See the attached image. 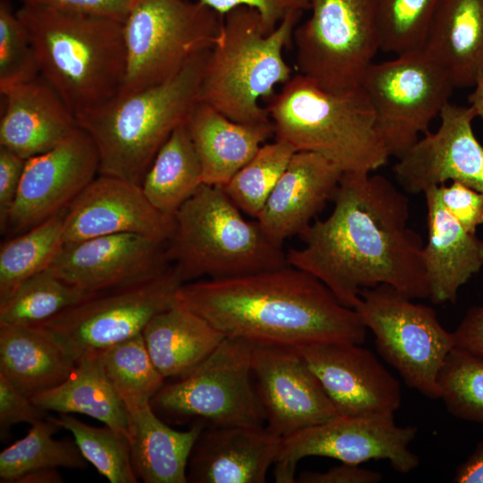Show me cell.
Listing matches in <instances>:
<instances>
[{
  "label": "cell",
  "instance_id": "obj_44",
  "mask_svg": "<svg viewBox=\"0 0 483 483\" xmlns=\"http://www.w3.org/2000/svg\"><path fill=\"white\" fill-rule=\"evenodd\" d=\"M21 4L40 5L62 11L102 16L123 22L139 0H18Z\"/></svg>",
  "mask_w": 483,
  "mask_h": 483
},
{
  "label": "cell",
  "instance_id": "obj_38",
  "mask_svg": "<svg viewBox=\"0 0 483 483\" xmlns=\"http://www.w3.org/2000/svg\"><path fill=\"white\" fill-rule=\"evenodd\" d=\"M439 0H374L379 50L396 55L419 50Z\"/></svg>",
  "mask_w": 483,
  "mask_h": 483
},
{
  "label": "cell",
  "instance_id": "obj_22",
  "mask_svg": "<svg viewBox=\"0 0 483 483\" xmlns=\"http://www.w3.org/2000/svg\"><path fill=\"white\" fill-rule=\"evenodd\" d=\"M282 439L266 426L205 427L190 456L188 482L263 483Z\"/></svg>",
  "mask_w": 483,
  "mask_h": 483
},
{
  "label": "cell",
  "instance_id": "obj_25",
  "mask_svg": "<svg viewBox=\"0 0 483 483\" xmlns=\"http://www.w3.org/2000/svg\"><path fill=\"white\" fill-rule=\"evenodd\" d=\"M186 127L202 166V182L223 187L274 136L272 122H234L199 101Z\"/></svg>",
  "mask_w": 483,
  "mask_h": 483
},
{
  "label": "cell",
  "instance_id": "obj_46",
  "mask_svg": "<svg viewBox=\"0 0 483 483\" xmlns=\"http://www.w3.org/2000/svg\"><path fill=\"white\" fill-rule=\"evenodd\" d=\"M382 475L376 470L361 468L359 464L342 462L326 471H302L295 482L299 483H377Z\"/></svg>",
  "mask_w": 483,
  "mask_h": 483
},
{
  "label": "cell",
  "instance_id": "obj_29",
  "mask_svg": "<svg viewBox=\"0 0 483 483\" xmlns=\"http://www.w3.org/2000/svg\"><path fill=\"white\" fill-rule=\"evenodd\" d=\"M131 458L145 483H186L191 453L206 424L199 420L186 431L165 423L150 402L129 410Z\"/></svg>",
  "mask_w": 483,
  "mask_h": 483
},
{
  "label": "cell",
  "instance_id": "obj_1",
  "mask_svg": "<svg viewBox=\"0 0 483 483\" xmlns=\"http://www.w3.org/2000/svg\"><path fill=\"white\" fill-rule=\"evenodd\" d=\"M330 215L300 235L288 265L321 281L354 309L363 289L387 284L411 299L429 297L424 244L411 229L410 202L386 177L343 174Z\"/></svg>",
  "mask_w": 483,
  "mask_h": 483
},
{
  "label": "cell",
  "instance_id": "obj_20",
  "mask_svg": "<svg viewBox=\"0 0 483 483\" xmlns=\"http://www.w3.org/2000/svg\"><path fill=\"white\" fill-rule=\"evenodd\" d=\"M174 220L148 201L141 186L98 174L66 209L64 244L116 233H138L167 242Z\"/></svg>",
  "mask_w": 483,
  "mask_h": 483
},
{
  "label": "cell",
  "instance_id": "obj_27",
  "mask_svg": "<svg viewBox=\"0 0 483 483\" xmlns=\"http://www.w3.org/2000/svg\"><path fill=\"white\" fill-rule=\"evenodd\" d=\"M75 360L42 325H0V373L27 394L64 382Z\"/></svg>",
  "mask_w": 483,
  "mask_h": 483
},
{
  "label": "cell",
  "instance_id": "obj_34",
  "mask_svg": "<svg viewBox=\"0 0 483 483\" xmlns=\"http://www.w3.org/2000/svg\"><path fill=\"white\" fill-rule=\"evenodd\" d=\"M103 368L127 410L149 403L164 386L142 333L97 351Z\"/></svg>",
  "mask_w": 483,
  "mask_h": 483
},
{
  "label": "cell",
  "instance_id": "obj_6",
  "mask_svg": "<svg viewBox=\"0 0 483 483\" xmlns=\"http://www.w3.org/2000/svg\"><path fill=\"white\" fill-rule=\"evenodd\" d=\"M301 15L289 14L268 33L252 8L242 6L225 13L209 51L199 101L237 123L271 122L260 101L273 97L275 86L292 77L284 50Z\"/></svg>",
  "mask_w": 483,
  "mask_h": 483
},
{
  "label": "cell",
  "instance_id": "obj_41",
  "mask_svg": "<svg viewBox=\"0 0 483 483\" xmlns=\"http://www.w3.org/2000/svg\"><path fill=\"white\" fill-rule=\"evenodd\" d=\"M221 16L245 6L256 10L267 32L273 31L291 13L309 10L311 0H197Z\"/></svg>",
  "mask_w": 483,
  "mask_h": 483
},
{
  "label": "cell",
  "instance_id": "obj_4",
  "mask_svg": "<svg viewBox=\"0 0 483 483\" xmlns=\"http://www.w3.org/2000/svg\"><path fill=\"white\" fill-rule=\"evenodd\" d=\"M209 51L193 56L163 83L117 95L76 115L97 148L99 174L141 184L160 148L199 102Z\"/></svg>",
  "mask_w": 483,
  "mask_h": 483
},
{
  "label": "cell",
  "instance_id": "obj_8",
  "mask_svg": "<svg viewBox=\"0 0 483 483\" xmlns=\"http://www.w3.org/2000/svg\"><path fill=\"white\" fill-rule=\"evenodd\" d=\"M222 21L197 0H139L123 22L126 70L118 95L174 77L212 47Z\"/></svg>",
  "mask_w": 483,
  "mask_h": 483
},
{
  "label": "cell",
  "instance_id": "obj_10",
  "mask_svg": "<svg viewBox=\"0 0 483 483\" xmlns=\"http://www.w3.org/2000/svg\"><path fill=\"white\" fill-rule=\"evenodd\" d=\"M293 32L298 73L341 93L358 88L379 50L374 0H311Z\"/></svg>",
  "mask_w": 483,
  "mask_h": 483
},
{
  "label": "cell",
  "instance_id": "obj_48",
  "mask_svg": "<svg viewBox=\"0 0 483 483\" xmlns=\"http://www.w3.org/2000/svg\"><path fill=\"white\" fill-rule=\"evenodd\" d=\"M453 481L483 483V442L478 443L473 453L457 467Z\"/></svg>",
  "mask_w": 483,
  "mask_h": 483
},
{
  "label": "cell",
  "instance_id": "obj_49",
  "mask_svg": "<svg viewBox=\"0 0 483 483\" xmlns=\"http://www.w3.org/2000/svg\"><path fill=\"white\" fill-rule=\"evenodd\" d=\"M63 478L55 468H45L29 471L19 477L14 483H60Z\"/></svg>",
  "mask_w": 483,
  "mask_h": 483
},
{
  "label": "cell",
  "instance_id": "obj_16",
  "mask_svg": "<svg viewBox=\"0 0 483 483\" xmlns=\"http://www.w3.org/2000/svg\"><path fill=\"white\" fill-rule=\"evenodd\" d=\"M251 373L266 428L281 438L339 414L296 348L252 344Z\"/></svg>",
  "mask_w": 483,
  "mask_h": 483
},
{
  "label": "cell",
  "instance_id": "obj_24",
  "mask_svg": "<svg viewBox=\"0 0 483 483\" xmlns=\"http://www.w3.org/2000/svg\"><path fill=\"white\" fill-rule=\"evenodd\" d=\"M428 241L423 258L430 301L455 302L460 288L483 267V239L467 231L443 206L437 187L425 192Z\"/></svg>",
  "mask_w": 483,
  "mask_h": 483
},
{
  "label": "cell",
  "instance_id": "obj_5",
  "mask_svg": "<svg viewBox=\"0 0 483 483\" xmlns=\"http://www.w3.org/2000/svg\"><path fill=\"white\" fill-rule=\"evenodd\" d=\"M275 140L318 154L343 174L372 173L389 159L375 114L360 86L335 93L297 73L266 107Z\"/></svg>",
  "mask_w": 483,
  "mask_h": 483
},
{
  "label": "cell",
  "instance_id": "obj_40",
  "mask_svg": "<svg viewBox=\"0 0 483 483\" xmlns=\"http://www.w3.org/2000/svg\"><path fill=\"white\" fill-rule=\"evenodd\" d=\"M40 75L30 37L8 0H0V91Z\"/></svg>",
  "mask_w": 483,
  "mask_h": 483
},
{
  "label": "cell",
  "instance_id": "obj_12",
  "mask_svg": "<svg viewBox=\"0 0 483 483\" xmlns=\"http://www.w3.org/2000/svg\"><path fill=\"white\" fill-rule=\"evenodd\" d=\"M252 344L225 337L185 377L163 386L150 404L174 419L197 418L214 427H263L251 373Z\"/></svg>",
  "mask_w": 483,
  "mask_h": 483
},
{
  "label": "cell",
  "instance_id": "obj_31",
  "mask_svg": "<svg viewBox=\"0 0 483 483\" xmlns=\"http://www.w3.org/2000/svg\"><path fill=\"white\" fill-rule=\"evenodd\" d=\"M202 183L201 163L183 123L160 148L140 186L154 208L174 217Z\"/></svg>",
  "mask_w": 483,
  "mask_h": 483
},
{
  "label": "cell",
  "instance_id": "obj_28",
  "mask_svg": "<svg viewBox=\"0 0 483 483\" xmlns=\"http://www.w3.org/2000/svg\"><path fill=\"white\" fill-rule=\"evenodd\" d=\"M142 335L155 367L165 379L188 375L226 337L175 301L149 320Z\"/></svg>",
  "mask_w": 483,
  "mask_h": 483
},
{
  "label": "cell",
  "instance_id": "obj_43",
  "mask_svg": "<svg viewBox=\"0 0 483 483\" xmlns=\"http://www.w3.org/2000/svg\"><path fill=\"white\" fill-rule=\"evenodd\" d=\"M48 411L38 406L30 395L0 373V433L6 437L10 428L19 423L33 424L46 419Z\"/></svg>",
  "mask_w": 483,
  "mask_h": 483
},
{
  "label": "cell",
  "instance_id": "obj_47",
  "mask_svg": "<svg viewBox=\"0 0 483 483\" xmlns=\"http://www.w3.org/2000/svg\"><path fill=\"white\" fill-rule=\"evenodd\" d=\"M453 335L455 347L483 357V305L466 313Z\"/></svg>",
  "mask_w": 483,
  "mask_h": 483
},
{
  "label": "cell",
  "instance_id": "obj_17",
  "mask_svg": "<svg viewBox=\"0 0 483 483\" xmlns=\"http://www.w3.org/2000/svg\"><path fill=\"white\" fill-rule=\"evenodd\" d=\"M440 124L419 138L393 167L404 192L424 193L446 182L463 183L483 194V146L477 140L474 109L448 102L441 110Z\"/></svg>",
  "mask_w": 483,
  "mask_h": 483
},
{
  "label": "cell",
  "instance_id": "obj_14",
  "mask_svg": "<svg viewBox=\"0 0 483 483\" xmlns=\"http://www.w3.org/2000/svg\"><path fill=\"white\" fill-rule=\"evenodd\" d=\"M417 431L414 426H398L394 413L339 416L283 438L274 463L275 479L278 483L295 482L298 462L309 456L352 464L387 460L397 472L408 473L419 464V456L409 447Z\"/></svg>",
  "mask_w": 483,
  "mask_h": 483
},
{
  "label": "cell",
  "instance_id": "obj_42",
  "mask_svg": "<svg viewBox=\"0 0 483 483\" xmlns=\"http://www.w3.org/2000/svg\"><path fill=\"white\" fill-rule=\"evenodd\" d=\"M445 208L469 232L483 224V194L458 182L437 186Z\"/></svg>",
  "mask_w": 483,
  "mask_h": 483
},
{
  "label": "cell",
  "instance_id": "obj_9",
  "mask_svg": "<svg viewBox=\"0 0 483 483\" xmlns=\"http://www.w3.org/2000/svg\"><path fill=\"white\" fill-rule=\"evenodd\" d=\"M354 309L372 331L379 354L405 384L440 398L438 376L455 340L436 311L387 284L363 289Z\"/></svg>",
  "mask_w": 483,
  "mask_h": 483
},
{
  "label": "cell",
  "instance_id": "obj_35",
  "mask_svg": "<svg viewBox=\"0 0 483 483\" xmlns=\"http://www.w3.org/2000/svg\"><path fill=\"white\" fill-rule=\"evenodd\" d=\"M88 294L47 268L24 280L0 301V325H41Z\"/></svg>",
  "mask_w": 483,
  "mask_h": 483
},
{
  "label": "cell",
  "instance_id": "obj_36",
  "mask_svg": "<svg viewBox=\"0 0 483 483\" xmlns=\"http://www.w3.org/2000/svg\"><path fill=\"white\" fill-rule=\"evenodd\" d=\"M50 418L72 434L86 461L109 482H138L131 463V441L125 435L106 425H88L69 413Z\"/></svg>",
  "mask_w": 483,
  "mask_h": 483
},
{
  "label": "cell",
  "instance_id": "obj_7",
  "mask_svg": "<svg viewBox=\"0 0 483 483\" xmlns=\"http://www.w3.org/2000/svg\"><path fill=\"white\" fill-rule=\"evenodd\" d=\"M242 213L222 187L206 183L179 208L166 250L183 284L288 266L282 247Z\"/></svg>",
  "mask_w": 483,
  "mask_h": 483
},
{
  "label": "cell",
  "instance_id": "obj_18",
  "mask_svg": "<svg viewBox=\"0 0 483 483\" xmlns=\"http://www.w3.org/2000/svg\"><path fill=\"white\" fill-rule=\"evenodd\" d=\"M341 417L394 413L399 382L368 349L352 342H322L296 348Z\"/></svg>",
  "mask_w": 483,
  "mask_h": 483
},
{
  "label": "cell",
  "instance_id": "obj_15",
  "mask_svg": "<svg viewBox=\"0 0 483 483\" xmlns=\"http://www.w3.org/2000/svg\"><path fill=\"white\" fill-rule=\"evenodd\" d=\"M98 174L95 143L79 126L52 149L26 160L5 233L19 234L65 211Z\"/></svg>",
  "mask_w": 483,
  "mask_h": 483
},
{
  "label": "cell",
  "instance_id": "obj_21",
  "mask_svg": "<svg viewBox=\"0 0 483 483\" xmlns=\"http://www.w3.org/2000/svg\"><path fill=\"white\" fill-rule=\"evenodd\" d=\"M342 175L318 154L294 152L256 220L266 235L283 247L286 239L301 235L334 199Z\"/></svg>",
  "mask_w": 483,
  "mask_h": 483
},
{
  "label": "cell",
  "instance_id": "obj_45",
  "mask_svg": "<svg viewBox=\"0 0 483 483\" xmlns=\"http://www.w3.org/2000/svg\"><path fill=\"white\" fill-rule=\"evenodd\" d=\"M26 159L0 146V229L4 233L15 200Z\"/></svg>",
  "mask_w": 483,
  "mask_h": 483
},
{
  "label": "cell",
  "instance_id": "obj_19",
  "mask_svg": "<svg viewBox=\"0 0 483 483\" xmlns=\"http://www.w3.org/2000/svg\"><path fill=\"white\" fill-rule=\"evenodd\" d=\"M167 242L138 233H116L64 244L49 269L91 293L158 275L170 267Z\"/></svg>",
  "mask_w": 483,
  "mask_h": 483
},
{
  "label": "cell",
  "instance_id": "obj_13",
  "mask_svg": "<svg viewBox=\"0 0 483 483\" xmlns=\"http://www.w3.org/2000/svg\"><path fill=\"white\" fill-rule=\"evenodd\" d=\"M183 281L171 265L162 274L134 284L89 293L41 324L76 360L142 333L149 320L175 301Z\"/></svg>",
  "mask_w": 483,
  "mask_h": 483
},
{
  "label": "cell",
  "instance_id": "obj_50",
  "mask_svg": "<svg viewBox=\"0 0 483 483\" xmlns=\"http://www.w3.org/2000/svg\"><path fill=\"white\" fill-rule=\"evenodd\" d=\"M473 87L474 90L469 95L468 100L476 115L483 120V71Z\"/></svg>",
  "mask_w": 483,
  "mask_h": 483
},
{
  "label": "cell",
  "instance_id": "obj_3",
  "mask_svg": "<svg viewBox=\"0 0 483 483\" xmlns=\"http://www.w3.org/2000/svg\"><path fill=\"white\" fill-rule=\"evenodd\" d=\"M16 13L33 46L40 76L75 116L119 94L126 70L122 21L29 4Z\"/></svg>",
  "mask_w": 483,
  "mask_h": 483
},
{
  "label": "cell",
  "instance_id": "obj_30",
  "mask_svg": "<svg viewBox=\"0 0 483 483\" xmlns=\"http://www.w3.org/2000/svg\"><path fill=\"white\" fill-rule=\"evenodd\" d=\"M30 398L47 411L87 415L131 439L129 411L97 351L83 353L64 382Z\"/></svg>",
  "mask_w": 483,
  "mask_h": 483
},
{
  "label": "cell",
  "instance_id": "obj_37",
  "mask_svg": "<svg viewBox=\"0 0 483 483\" xmlns=\"http://www.w3.org/2000/svg\"><path fill=\"white\" fill-rule=\"evenodd\" d=\"M294 152L276 140L265 143L222 188L242 213L256 218Z\"/></svg>",
  "mask_w": 483,
  "mask_h": 483
},
{
  "label": "cell",
  "instance_id": "obj_26",
  "mask_svg": "<svg viewBox=\"0 0 483 483\" xmlns=\"http://www.w3.org/2000/svg\"><path fill=\"white\" fill-rule=\"evenodd\" d=\"M420 49L454 88L474 86L483 71V0H439Z\"/></svg>",
  "mask_w": 483,
  "mask_h": 483
},
{
  "label": "cell",
  "instance_id": "obj_32",
  "mask_svg": "<svg viewBox=\"0 0 483 483\" xmlns=\"http://www.w3.org/2000/svg\"><path fill=\"white\" fill-rule=\"evenodd\" d=\"M61 428L47 416L30 425L26 436L0 453V482L14 483L21 475L38 469H85L88 462L74 439H55Z\"/></svg>",
  "mask_w": 483,
  "mask_h": 483
},
{
  "label": "cell",
  "instance_id": "obj_39",
  "mask_svg": "<svg viewBox=\"0 0 483 483\" xmlns=\"http://www.w3.org/2000/svg\"><path fill=\"white\" fill-rule=\"evenodd\" d=\"M438 386L450 413L483 423V357L454 347L440 370Z\"/></svg>",
  "mask_w": 483,
  "mask_h": 483
},
{
  "label": "cell",
  "instance_id": "obj_11",
  "mask_svg": "<svg viewBox=\"0 0 483 483\" xmlns=\"http://www.w3.org/2000/svg\"><path fill=\"white\" fill-rule=\"evenodd\" d=\"M360 86L373 108L376 127L389 157H401L428 133L449 102L454 86L421 49L372 63Z\"/></svg>",
  "mask_w": 483,
  "mask_h": 483
},
{
  "label": "cell",
  "instance_id": "obj_23",
  "mask_svg": "<svg viewBox=\"0 0 483 483\" xmlns=\"http://www.w3.org/2000/svg\"><path fill=\"white\" fill-rule=\"evenodd\" d=\"M0 92V146L26 160L52 149L79 127L75 114L40 75Z\"/></svg>",
  "mask_w": 483,
  "mask_h": 483
},
{
  "label": "cell",
  "instance_id": "obj_33",
  "mask_svg": "<svg viewBox=\"0 0 483 483\" xmlns=\"http://www.w3.org/2000/svg\"><path fill=\"white\" fill-rule=\"evenodd\" d=\"M65 211L2 242L0 301L24 280L50 267L64 246Z\"/></svg>",
  "mask_w": 483,
  "mask_h": 483
},
{
  "label": "cell",
  "instance_id": "obj_2",
  "mask_svg": "<svg viewBox=\"0 0 483 483\" xmlns=\"http://www.w3.org/2000/svg\"><path fill=\"white\" fill-rule=\"evenodd\" d=\"M175 302L226 337L297 348L322 342L361 344L367 327L318 278L290 265L225 279L182 284Z\"/></svg>",
  "mask_w": 483,
  "mask_h": 483
}]
</instances>
